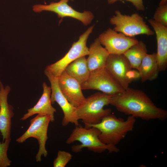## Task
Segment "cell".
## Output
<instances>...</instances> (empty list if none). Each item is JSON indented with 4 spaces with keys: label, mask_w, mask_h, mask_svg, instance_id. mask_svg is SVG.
Returning a JSON list of instances; mask_svg holds the SVG:
<instances>
[{
    "label": "cell",
    "mask_w": 167,
    "mask_h": 167,
    "mask_svg": "<svg viewBox=\"0 0 167 167\" xmlns=\"http://www.w3.org/2000/svg\"><path fill=\"white\" fill-rule=\"evenodd\" d=\"M126 76L127 81L129 84L133 81L140 79L139 71L136 69L132 68L127 72Z\"/></svg>",
    "instance_id": "cell-25"
},
{
    "label": "cell",
    "mask_w": 167,
    "mask_h": 167,
    "mask_svg": "<svg viewBox=\"0 0 167 167\" xmlns=\"http://www.w3.org/2000/svg\"><path fill=\"white\" fill-rule=\"evenodd\" d=\"M125 0L131 2L138 11H143L145 10L143 0H107L109 4H113L118 1Z\"/></svg>",
    "instance_id": "cell-24"
},
{
    "label": "cell",
    "mask_w": 167,
    "mask_h": 167,
    "mask_svg": "<svg viewBox=\"0 0 167 167\" xmlns=\"http://www.w3.org/2000/svg\"><path fill=\"white\" fill-rule=\"evenodd\" d=\"M44 73L50 83L51 104L52 105L56 102L63 111L64 116L62 121V126H66L70 123H73L75 126L79 125L78 121L74 116L76 107L70 103L61 91L58 84V77L53 76L45 70L44 71Z\"/></svg>",
    "instance_id": "cell-11"
},
{
    "label": "cell",
    "mask_w": 167,
    "mask_h": 167,
    "mask_svg": "<svg viewBox=\"0 0 167 167\" xmlns=\"http://www.w3.org/2000/svg\"><path fill=\"white\" fill-rule=\"evenodd\" d=\"M98 38L109 54H123L138 41L135 37L126 36L110 28L101 33Z\"/></svg>",
    "instance_id": "cell-10"
},
{
    "label": "cell",
    "mask_w": 167,
    "mask_h": 167,
    "mask_svg": "<svg viewBox=\"0 0 167 167\" xmlns=\"http://www.w3.org/2000/svg\"><path fill=\"white\" fill-rule=\"evenodd\" d=\"M60 89L68 101L75 107L81 105L86 98L82 91L80 84L64 70L58 77Z\"/></svg>",
    "instance_id": "cell-12"
},
{
    "label": "cell",
    "mask_w": 167,
    "mask_h": 167,
    "mask_svg": "<svg viewBox=\"0 0 167 167\" xmlns=\"http://www.w3.org/2000/svg\"><path fill=\"white\" fill-rule=\"evenodd\" d=\"M43 92L37 103L32 107L28 109L27 112L20 119L22 121L26 120L36 114L49 115L51 122L54 121V113L56 109L52 106L50 99L51 88L45 82L43 84Z\"/></svg>",
    "instance_id": "cell-16"
},
{
    "label": "cell",
    "mask_w": 167,
    "mask_h": 167,
    "mask_svg": "<svg viewBox=\"0 0 167 167\" xmlns=\"http://www.w3.org/2000/svg\"><path fill=\"white\" fill-rule=\"evenodd\" d=\"M153 19L167 27V4L159 5L154 14Z\"/></svg>",
    "instance_id": "cell-23"
},
{
    "label": "cell",
    "mask_w": 167,
    "mask_h": 167,
    "mask_svg": "<svg viewBox=\"0 0 167 167\" xmlns=\"http://www.w3.org/2000/svg\"><path fill=\"white\" fill-rule=\"evenodd\" d=\"M167 0H161L160 2L159 5H163L167 4Z\"/></svg>",
    "instance_id": "cell-26"
},
{
    "label": "cell",
    "mask_w": 167,
    "mask_h": 167,
    "mask_svg": "<svg viewBox=\"0 0 167 167\" xmlns=\"http://www.w3.org/2000/svg\"><path fill=\"white\" fill-rule=\"evenodd\" d=\"M11 139L0 141V167H7L11 165V161L8 157L7 152Z\"/></svg>",
    "instance_id": "cell-21"
},
{
    "label": "cell",
    "mask_w": 167,
    "mask_h": 167,
    "mask_svg": "<svg viewBox=\"0 0 167 167\" xmlns=\"http://www.w3.org/2000/svg\"><path fill=\"white\" fill-rule=\"evenodd\" d=\"M89 52L87 62L90 71L105 67L109 54L98 38L90 45Z\"/></svg>",
    "instance_id": "cell-17"
},
{
    "label": "cell",
    "mask_w": 167,
    "mask_h": 167,
    "mask_svg": "<svg viewBox=\"0 0 167 167\" xmlns=\"http://www.w3.org/2000/svg\"><path fill=\"white\" fill-rule=\"evenodd\" d=\"M72 156L69 152L59 150L57 156L53 162L54 167H65L72 158Z\"/></svg>",
    "instance_id": "cell-22"
},
{
    "label": "cell",
    "mask_w": 167,
    "mask_h": 167,
    "mask_svg": "<svg viewBox=\"0 0 167 167\" xmlns=\"http://www.w3.org/2000/svg\"><path fill=\"white\" fill-rule=\"evenodd\" d=\"M136 118L129 116L126 120L110 113L99 123L91 125L100 131L99 138L103 143L114 146L118 144L134 127Z\"/></svg>",
    "instance_id": "cell-2"
},
{
    "label": "cell",
    "mask_w": 167,
    "mask_h": 167,
    "mask_svg": "<svg viewBox=\"0 0 167 167\" xmlns=\"http://www.w3.org/2000/svg\"><path fill=\"white\" fill-rule=\"evenodd\" d=\"M109 105L119 112L135 118L163 121L167 118V111L156 106L140 90L128 87L121 93L110 96Z\"/></svg>",
    "instance_id": "cell-1"
},
{
    "label": "cell",
    "mask_w": 167,
    "mask_h": 167,
    "mask_svg": "<svg viewBox=\"0 0 167 167\" xmlns=\"http://www.w3.org/2000/svg\"><path fill=\"white\" fill-rule=\"evenodd\" d=\"M110 97V95L101 92L88 96L76 107L74 118L78 121L81 120L86 128L99 123L104 117L111 113L110 109H104L105 106L109 105Z\"/></svg>",
    "instance_id": "cell-3"
},
{
    "label": "cell",
    "mask_w": 167,
    "mask_h": 167,
    "mask_svg": "<svg viewBox=\"0 0 167 167\" xmlns=\"http://www.w3.org/2000/svg\"><path fill=\"white\" fill-rule=\"evenodd\" d=\"M147 50L146 44L140 41L133 45L123 54L126 58L132 69L138 70Z\"/></svg>",
    "instance_id": "cell-20"
},
{
    "label": "cell",
    "mask_w": 167,
    "mask_h": 167,
    "mask_svg": "<svg viewBox=\"0 0 167 167\" xmlns=\"http://www.w3.org/2000/svg\"><path fill=\"white\" fill-rule=\"evenodd\" d=\"M105 67L125 90L129 87V84L126 75L127 72L132 68L123 54H109Z\"/></svg>",
    "instance_id": "cell-13"
},
{
    "label": "cell",
    "mask_w": 167,
    "mask_h": 167,
    "mask_svg": "<svg viewBox=\"0 0 167 167\" xmlns=\"http://www.w3.org/2000/svg\"><path fill=\"white\" fill-rule=\"evenodd\" d=\"M11 89L9 86L4 87L0 81V132L2 137V141L11 139V119L14 114L13 107L7 101Z\"/></svg>",
    "instance_id": "cell-14"
},
{
    "label": "cell",
    "mask_w": 167,
    "mask_h": 167,
    "mask_svg": "<svg viewBox=\"0 0 167 167\" xmlns=\"http://www.w3.org/2000/svg\"><path fill=\"white\" fill-rule=\"evenodd\" d=\"M109 22L114 25L113 30L127 36L135 37L139 35L151 36L155 33L143 18L137 13L127 15L116 10L115 15L110 19Z\"/></svg>",
    "instance_id": "cell-5"
},
{
    "label": "cell",
    "mask_w": 167,
    "mask_h": 167,
    "mask_svg": "<svg viewBox=\"0 0 167 167\" xmlns=\"http://www.w3.org/2000/svg\"><path fill=\"white\" fill-rule=\"evenodd\" d=\"M69 0H60L48 5H35L33 6V10L36 12L43 11L53 12L56 13L59 18L71 17L81 21L85 25L90 24L94 18L93 14L89 11L81 12L75 10L68 4Z\"/></svg>",
    "instance_id": "cell-9"
},
{
    "label": "cell",
    "mask_w": 167,
    "mask_h": 167,
    "mask_svg": "<svg viewBox=\"0 0 167 167\" xmlns=\"http://www.w3.org/2000/svg\"><path fill=\"white\" fill-rule=\"evenodd\" d=\"M142 82L152 81L157 78L160 72L156 53L146 54L138 70Z\"/></svg>",
    "instance_id": "cell-18"
},
{
    "label": "cell",
    "mask_w": 167,
    "mask_h": 167,
    "mask_svg": "<svg viewBox=\"0 0 167 167\" xmlns=\"http://www.w3.org/2000/svg\"><path fill=\"white\" fill-rule=\"evenodd\" d=\"M100 131L96 128L92 126L88 128L79 125L76 126L66 141L67 144H70L75 141H78L81 144L73 145L71 147L72 152L78 153L83 148H87L93 152L101 153L106 150L109 153L117 152L119 149L116 147L107 145L102 143L99 138Z\"/></svg>",
    "instance_id": "cell-4"
},
{
    "label": "cell",
    "mask_w": 167,
    "mask_h": 167,
    "mask_svg": "<svg viewBox=\"0 0 167 167\" xmlns=\"http://www.w3.org/2000/svg\"><path fill=\"white\" fill-rule=\"evenodd\" d=\"M148 21L156 35L157 49L156 53L159 71H165L167 67V27L153 19Z\"/></svg>",
    "instance_id": "cell-15"
},
{
    "label": "cell",
    "mask_w": 167,
    "mask_h": 167,
    "mask_svg": "<svg viewBox=\"0 0 167 167\" xmlns=\"http://www.w3.org/2000/svg\"><path fill=\"white\" fill-rule=\"evenodd\" d=\"M82 90H96L112 96L125 90L114 79L105 67L90 71L89 77L81 84Z\"/></svg>",
    "instance_id": "cell-8"
},
{
    "label": "cell",
    "mask_w": 167,
    "mask_h": 167,
    "mask_svg": "<svg viewBox=\"0 0 167 167\" xmlns=\"http://www.w3.org/2000/svg\"><path fill=\"white\" fill-rule=\"evenodd\" d=\"M85 56L75 60L68 65L64 70L68 75L76 79L80 84L88 79L90 72Z\"/></svg>",
    "instance_id": "cell-19"
},
{
    "label": "cell",
    "mask_w": 167,
    "mask_h": 167,
    "mask_svg": "<svg viewBox=\"0 0 167 167\" xmlns=\"http://www.w3.org/2000/svg\"><path fill=\"white\" fill-rule=\"evenodd\" d=\"M50 122V116L37 114L30 120V125L27 130L16 140L18 143H22L30 138L36 139L39 147L35 159L38 162L41 161L42 156L46 157L48 155L45 145L48 139L47 131Z\"/></svg>",
    "instance_id": "cell-6"
},
{
    "label": "cell",
    "mask_w": 167,
    "mask_h": 167,
    "mask_svg": "<svg viewBox=\"0 0 167 167\" xmlns=\"http://www.w3.org/2000/svg\"><path fill=\"white\" fill-rule=\"evenodd\" d=\"M93 28L94 26L89 27L80 36L77 41L73 43L69 50L62 58L46 66L45 70L58 77L69 64L80 57L88 55L89 48L87 46V42Z\"/></svg>",
    "instance_id": "cell-7"
}]
</instances>
